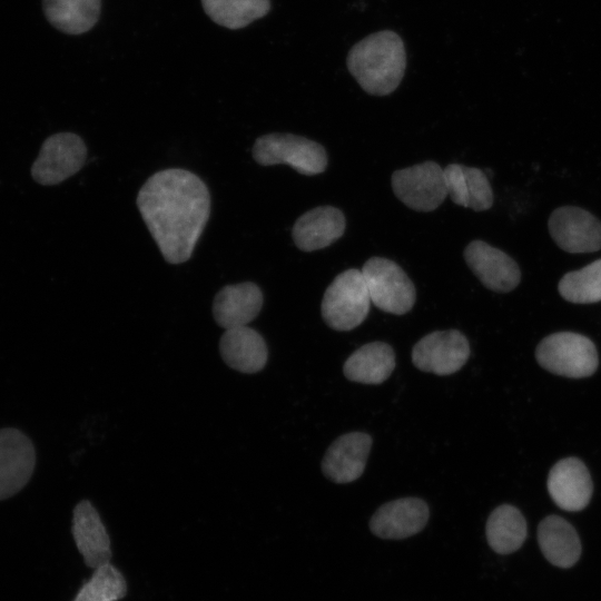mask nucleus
Returning a JSON list of instances; mask_svg holds the SVG:
<instances>
[{
	"label": "nucleus",
	"instance_id": "20",
	"mask_svg": "<svg viewBox=\"0 0 601 601\" xmlns=\"http://www.w3.org/2000/svg\"><path fill=\"white\" fill-rule=\"evenodd\" d=\"M447 196L462 207L475 211L487 210L493 205V191L487 176L479 168L450 164L444 168Z\"/></svg>",
	"mask_w": 601,
	"mask_h": 601
},
{
	"label": "nucleus",
	"instance_id": "18",
	"mask_svg": "<svg viewBox=\"0 0 601 601\" xmlns=\"http://www.w3.org/2000/svg\"><path fill=\"white\" fill-rule=\"evenodd\" d=\"M345 225V217L338 208L319 206L298 217L292 228V237L298 249L314 252L341 238Z\"/></svg>",
	"mask_w": 601,
	"mask_h": 601
},
{
	"label": "nucleus",
	"instance_id": "24",
	"mask_svg": "<svg viewBox=\"0 0 601 601\" xmlns=\"http://www.w3.org/2000/svg\"><path fill=\"white\" fill-rule=\"evenodd\" d=\"M485 534L494 552L510 554L519 550L525 541L528 534L525 519L515 506L500 505L491 512Z\"/></svg>",
	"mask_w": 601,
	"mask_h": 601
},
{
	"label": "nucleus",
	"instance_id": "25",
	"mask_svg": "<svg viewBox=\"0 0 601 601\" xmlns=\"http://www.w3.org/2000/svg\"><path fill=\"white\" fill-rule=\"evenodd\" d=\"M206 14L217 24L242 29L270 10V0H201Z\"/></svg>",
	"mask_w": 601,
	"mask_h": 601
},
{
	"label": "nucleus",
	"instance_id": "14",
	"mask_svg": "<svg viewBox=\"0 0 601 601\" xmlns=\"http://www.w3.org/2000/svg\"><path fill=\"white\" fill-rule=\"evenodd\" d=\"M546 485L554 503L570 512L583 510L589 504L593 491L589 470L577 457L556 462L549 473Z\"/></svg>",
	"mask_w": 601,
	"mask_h": 601
},
{
	"label": "nucleus",
	"instance_id": "15",
	"mask_svg": "<svg viewBox=\"0 0 601 601\" xmlns=\"http://www.w3.org/2000/svg\"><path fill=\"white\" fill-rule=\"evenodd\" d=\"M372 446V437L363 432L341 435L327 449L322 471L335 483H349L364 472Z\"/></svg>",
	"mask_w": 601,
	"mask_h": 601
},
{
	"label": "nucleus",
	"instance_id": "13",
	"mask_svg": "<svg viewBox=\"0 0 601 601\" xmlns=\"http://www.w3.org/2000/svg\"><path fill=\"white\" fill-rule=\"evenodd\" d=\"M430 516L427 504L402 497L381 505L370 520L372 533L385 540H402L421 532Z\"/></svg>",
	"mask_w": 601,
	"mask_h": 601
},
{
	"label": "nucleus",
	"instance_id": "6",
	"mask_svg": "<svg viewBox=\"0 0 601 601\" xmlns=\"http://www.w3.org/2000/svg\"><path fill=\"white\" fill-rule=\"evenodd\" d=\"M372 303L383 312L403 315L416 299L414 284L393 260L372 257L362 267Z\"/></svg>",
	"mask_w": 601,
	"mask_h": 601
},
{
	"label": "nucleus",
	"instance_id": "22",
	"mask_svg": "<svg viewBox=\"0 0 601 601\" xmlns=\"http://www.w3.org/2000/svg\"><path fill=\"white\" fill-rule=\"evenodd\" d=\"M395 367L393 348L383 342L367 343L345 361L343 372L346 378L363 384H381Z\"/></svg>",
	"mask_w": 601,
	"mask_h": 601
},
{
	"label": "nucleus",
	"instance_id": "5",
	"mask_svg": "<svg viewBox=\"0 0 601 601\" xmlns=\"http://www.w3.org/2000/svg\"><path fill=\"white\" fill-rule=\"evenodd\" d=\"M253 158L262 166L286 164L306 176L321 174L327 167V154L322 145L293 134L258 137L253 146Z\"/></svg>",
	"mask_w": 601,
	"mask_h": 601
},
{
	"label": "nucleus",
	"instance_id": "11",
	"mask_svg": "<svg viewBox=\"0 0 601 601\" xmlns=\"http://www.w3.org/2000/svg\"><path fill=\"white\" fill-rule=\"evenodd\" d=\"M36 451L20 430L0 428V501L20 492L32 476Z\"/></svg>",
	"mask_w": 601,
	"mask_h": 601
},
{
	"label": "nucleus",
	"instance_id": "1",
	"mask_svg": "<svg viewBox=\"0 0 601 601\" xmlns=\"http://www.w3.org/2000/svg\"><path fill=\"white\" fill-rule=\"evenodd\" d=\"M137 206L165 260H188L209 218L206 184L186 169H164L141 186Z\"/></svg>",
	"mask_w": 601,
	"mask_h": 601
},
{
	"label": "nucleus",
	"instance_id": "12",
	"mask_svg": "<svg viewBox=\"0 0 601 601\" xmlns=\"http://www.w3.org/2000/svg\"><path fill=\"white\" fill-rule=\"evenodd\" d=\"M464 259L480 282L491 290L508 293L521 280L515 260L483 240L471 242L464 249Z\"/></svg>",
	"mask_w": 601,
	"mask_h": 601
},
{
	"label": "nucleus",
	"instance_id": "8",
	"mask_svg": "<svg viewBox=\"0 0 601 601\" xmlns=\"http://www.w3.org/2000/svg\"><path fill=\"white\" fill-rule=\"evenodd\" d=\"M86 155V145L78 135L55 134L45 140L31 168L32 177L46 186L60 184L81 169Z\"/></svg>",
	"mask_w": 601,
	"mask_h": 601
},
{
	"label": "nucleus",
	"instance_id": "4",
	"mask_svg": "<svg viewBox=\"0 0 601 601\" xmlns=\"http://www.w3.org/2000/svg\"><path fill=\"white\" fill-rule=\"evenodd\" d=\"M535 357L546 371L570 378L591 376L599 365L592 341L573 332H559L543 338Z\"/></svg>",
	"mask_w": 601,
	"mask_h": 601
},
{
	"label": "nucleus",
	"instance_id": "17",
	"mask_svg": "<svg viewBox=\"0 0 601 601\" xmlns=\"http://www.w3.org/2000/svg\"><path fill=\"white\" fill-rule=\"evenodd\" d=\"M263 302V293L255 283L227 285L214 298L213 316L225 329L246 326L257 317Z\"/></svg>",
	"mask_w": 601,
	"mask_h": 601
},
{
	"label": "nucleus",
	"instance_id": "7",
	"mask_svg": "<svg viewBox=\"0 0 601 601\" xmlns=\"http://www.w3.org/2000/svg\"><path fill=\"white\" fill-rule=\"evenodd\" d=\"M395 196L416 211H432L447 197L444 168L435 161H424L392 175Z\"/></svg>",
	"mask_w": 601,
	"mask_h": 601
},
{
	"label": "nucleus",
	"instance_id": "23",
	"mask_svg": "<svg viewBox=\"0 0 601 601\" xmlns=\"http://www.w3.org/2000/svg\"><path fill=\"white\" fill-rule=\"evenodd\" d=\"M47 20L59 31L80 35L98 21L101 0H42Z\"/></svg>",
	"mask_w": 601,
	"mask_h": 601
},
{
	"label": "nucleus",
	"instance_id": "3",
	"mask_svg": "<svg viewBox=\"0 0 601 601\" xmlns=\"http://www.w3.org/2000/svg\"><path fill=\"white\" fill-rule=\"evenodd\" d=\"M371 303L362 270L346 269L326 288L321 305L322 317L333 329L351 331L367 317Z\"/></svg>",
	"mask_w": 601,
	"mask_h": 601
},
{
	"label": "nucleus",
	"instance_id": "2",
	"mask_svg": "<svg viewBox=\"0 0 601 601\" xmlns=\"http://www.w3.org/2000/svg\"><path fill=\"white\" fill-rule=\"evenodd\" d=\"M346 65L364 91L374 96L390 95L404 77V42L392 30L374 32L351 48Z\"/></svg>",
	"mask_w": 601,
	"mask_h": 601
},
{
	"label": "nucleus",
	"instance_id": "26",
	"mask_svg": "<svg viewBox=\"0 0 601 601\" xmlns=\"http://www.w3.org/2000/svg\"><path fill=\"white\" fill-rule=\"evenodd\" d=\"M560 295L568 302L590 304L601 300V259L566 273L559 282Z\"/></svg>",
	"mask_w": 601,
	"mask_h": 601
},
{
	"label": "nucleus",
	"instance_id": "19",
	"mask_svg": "<svg viewBox=\"0 0 601 601\" xmlns=\"http://www.w3.org/2000/svg\"><path fill=\"white\" fill-rule=\"evenodd\" d=\"M218 346L226 365L240 373H257L266 365V342L257 331L248 326L226 329Z\"/></svg>",
	"mask_w": 601,
	"mask_h": 601
},
{
	"label": "nucleus",
	"instance_id": "27",
	"mask_svg": "<svg viewBox=\"0 0 601 601\" xmlns=\"http://www.w3.org/2000/svg\"><path fill=\"white\" fill-rule=\"evenodd\" d=\"M93 570V574L81 587L73 601H118L125 597L126 581L110 562Z\"/></svg>",
	"mask_w": 601,
	"mask_h": 601
},
{
	"label": "nucleus",
	"instance_id": "16",
	"mask_svg": "<svg viewBox=\"0 0 601 601\" xmlns=\"http://www.w3.org/2000/svg\"><path fill=\"white\" fill-rule=\"evenodd\" d=\"M71 532L85 563L92 569L110 562V539L96 508L88 500L73 509Z\"/></svg>",
	"mask_w": 601,
	"mask_h": 601
},
{
	"label": "nucleus",
	"instance_id": "21",
	"mask_svg": "<svg viewBox=\"0 0 601 601\" xmlns=\"http://www.w3.org/2000/svg\"><path fill=\"white\" fill-rule=\"evenodd\" d=\"M538 541L544 558L558 568H571L581 555L577 531L561 516L550 515L540 522Z\"/></svg>",
	"mask_w": 601,
	"mask_h": 601
},
{
	"label": "nucleus",
	"instance_id": "9",
	"mask_svg": "<svg viewBox=\"0 0 601 601\" xmlns=\"http://www.w3.org/2000/svg\"><path fill=\"white\" fill-rule=\"evenodd\" d=\"M470 355L467 338L457 329L435 331L423 336L412 349L418 370L450 375L463 367Z\"/></svg>",
	"mask_w": 601,
	"mask_h": 601
},
{
	"label": "nucleus",
	"instance_id": "10",
	"mask_svg": "<svg viewBox=\"0 0 601 601\" xmlns=\"http://www.w3.org/2000/svg\"><path fill=\"white\" fill-rule=\"evenodd\" d=\"M548 228L555 244L566 253L601 249V221L575 206H562L550 215Z\"/></svg>",
	"mask_w": 601,
	"mask_h": 601
}]
</instances>
